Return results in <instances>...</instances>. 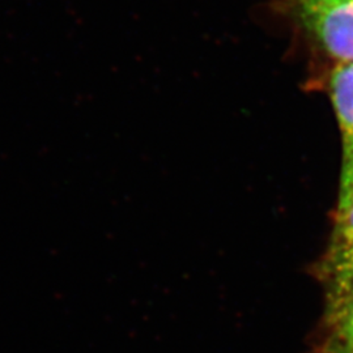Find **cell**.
Here are the masks:
<instances>
[{
	"label": "cell",
	"instance_id": "6da1fadb",
	"mask_svg": "<svg viewBox=\"0 0 353 353\" xmlns=\"http://www.w3.org/2000/svg\"><path fill=\"white\" fill-rule=\"evenodd\" d=\"M278 1L338 63L353 61V0Z\"/></svg>",
	"mask_w": 353,
	"mask_h": 353
},
{
	"label": "cell",
	"instance_id": "7a4b0ae2",
	"mask_svg": "<svg viewBox=\"0 0 353 353\" xmlns=\"http://www.w3.org/2000/svg\"><path fill=\"white\" fill-rule=\"evenodd\" d=\"M330 293L353 290V194L339 199L335 228L323 261Z\"/></svg>",
	"mask_w": 353,
	"mask_h": 353
},
{
	"label": "cell",
	"instance_id": "3957f363",
	"mask_svg": "<svg viewBox=\"0 0 353 353\" xmlns=\"http://www.w3.org/2000/svg\"><path fill=\"white\" fill-rule=\"evenodd\" d=\"M331 94L343 132L341 199L353 194V61L335 67Z\"/></svg>",
	"mask_w": 353,
	"mask_h": 353
},
{
	"label": "cell",
	"instance_id": "277c9868",
	"mask_svg": "<svg viewBox=\"0 0 353 353\" xmlns=\"http://www.w3.org/2000/svg\"><path fill=\"white\" fill-rule=\"evenodd\" d=\"M325 322L319 353H353V290L328 293Z\"/></svg>",
	"mask_w": 353,
	"mask_h": 353
}]
</instances>
